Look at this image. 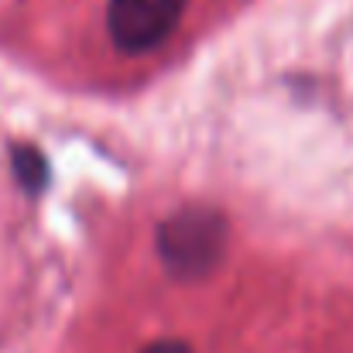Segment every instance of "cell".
<instances>
[{"mask_svg":"<svg viewBox=\"0 0 353 353\" xmlns=\"http://www.w3.org/2000/svg\"><path fill=\"white\" fill-rule=\"evenodd\" d=\"M227 250V216L213 206H182L158 227V257L179 281L206 278Z\"/></svg>","mask_w":353,"mask_h":353,"instance_id":"6da1fadb","label":"cell"},{"mask_svg":"<svg viewBox=\"0 0 353 353\" xmlns=\"http://www.w3.org/2000/svg\"><path fill=\"white\" fill-rule=\"evenodd\" d=\"M189 0H110L107 28L120 52H151L172 38Z\"/></svg>","mask_w":353,"mask_h":353,"instance_id":"7a4b0ae2","label":"cell"},{"mask_svg":"<svg viewBox=\"0 0 353 353\" xmlns=\"http://www.w3.org/2000/svg\"><path fill=\"white\" fill-rule=\"evenodd\" d=\"M10 168H14V175H17V182H21V189L24 192H41L45 189V182H48V161H45V154L34 148V144H24V148H14L10 151Z\"/></svg>","mask_w":353,"mask_h":353,"instance_id":"3957f363","label":"cell"},{"mask_svg":"<svg viewBox=\"0 0 353 353\" xmlns=\"http://www.w3.org/2000/svg\"><path fill=\"white\" fill-rule=\"evenodd\" d=\"M141 353H192L182 340H158V343H151L148 350H141Z\"/></svg>","mask_w":353,"mask_h":353,"instance_id":"277c9868","label":"cell"}]
</instances>
